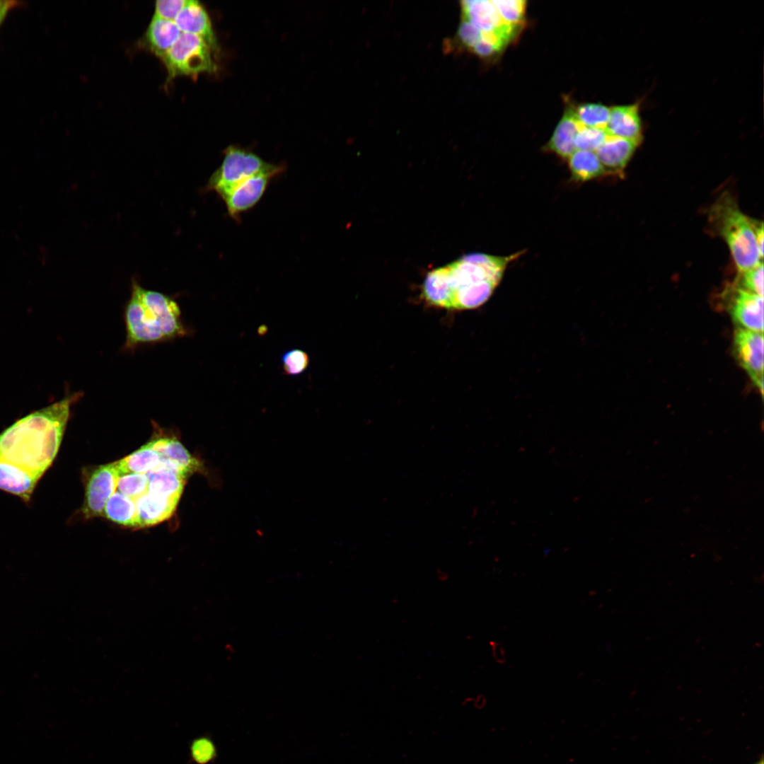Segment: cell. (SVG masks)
<instances>
[{"mask_svg": "<svg viewBox=\"0 0 764 764\" xmlns=\"http://www.w3.org/2000/svg\"><path fill=\"white\" fill-rule=\"evenodd\" d=\"M567 159L575 181H588L606 173L595 151L575 150Z\"/></svg>", "mask_w": 764, "mask_h": 764, "instance_id": "7402d4cb", "label": "cell"}, {"mask_svg": "<svg viewBox=\"0 0 764 764\" xmlns=\"http://www.w3.org/2000/svg\"><path fill=\"white\" fill-rule=\"evenodd\" d=\"M736 286L763 297V264L739 272Z\"/></svg>", "mask_w": 764, "mask_h": 764, "instance_id": "83f0119b", "label": "cell"}, {"mask_svg": "<svg viewBox=\"0 0 764 764\" xmlns=\"http://www.w3.org/2000/svg\"><path fill=\"white\" fill-rule=\"evenodd\" d=\"M277 176L272 173H260L241 182L221 196L228 214L235 220L253 208L265 194L271 180Z\"/></svg>", "mask_w": 764, "mask_h": 764, "instance_id": "30bf717a", "label": "cell"}, {"mask_svg": "<svg viewBox=\"0 0 764 764\" xmlns=\"http://www.w3.org/2000/svg\"><path fill=\"white\" fill-rule=\"evenodd\" d=\"M161 461L160 453L149 442L124 458L117 461V463L122 475L129 473L146 474L157 468Z\"/></svg>", "mask_w": 764, "mask_h": 764, "instance_id": "44dd1931", "label": "cell"}, {"mask_svg": "<svg viewBox=\"0 0 764 764\" xmlns=\"http://www.w3.org/2000/svg\"><path fill=\"white\" fill-rule=\"evenodd\" d=\"M103 516L118 524L137 528L135 501L117 490L106 502Z\"/></svg>", "mask_w": 764, "mask_h": 764, "instance_id": "603a6c76", "label": "cell"}, {"mask_svg": "<svg viewBox=\"0 0 764 764\" xmlns=\"http://www.w3.org/2000/svg\"><path fill=\"white\" fill-rule=\"evenodd\" d=\"M518 253L502 257L473 253L430 271L422 295L430 306L449 311L476 308L492 296L509 262Z\"/></svg>", "mask_w": 764, "mask_h": 764, "instance_id": "7a4b0ae2", "label": "cell"}, {"mask_svg": "<svg viewBox=\"0 0 764 764\" xmlns=\"http://www.w3.org/2000/svg\"><path fill=\"white\" fill-rule=\"evenodd\" d=\"M640 142V141L608 136L595 151L605 173H621Z\"/></svg>", "mask_w": 764, "mask_h": 764, "instance_id": "9a60e30c", "label": "cell"}, {"mask_svg": "<svg viewBox=\"0 0 764 764\" xmlns=\"http://www.w3.org/2000/svg\"><path fill=\"white\" fill-rule=\"evenodd\" d=\"M730 306L731 316L741 328L763 332V297L736 286Z\"/></svg>", "mask_w": 764, "mask_h": 764, "instance_id": "7c38bea8", "label": "cell"}, {"mask_svg": "<svg viewBox=\"0 0 764 764\" xmlns=\"http://www.w3.org/2000/svg\"><path fill=\"white\" fill-rule=\"evenodd\" d=\"M121 475L117 461L95 468L87 478L82 511L86 518L103 516L105 505L117 490Z\"/></svg>", "mask_w": 764, "mask_h": 764, "instance_id": "52a82bcc", "label": "cell"}, {"mask_svg": "<svg viewBox=\"0 0 764 764\" xmlns=\"http://www.w3.org/2000/svg\"><path fill=\"white\" fill-rule=\"evenodd\" d=\"M756 241L760 257H763V223L757 220L753 221Z\"/></svg>", "mask_w": 764, "mask_h": 764, "instance_id": "1f68e13d", "label": "cell"}, {"mask_svg": "<svg viewBox=\"0 0 764 764\" xmlns=\"http://www.w3.org/2000/svg\"><path fill=\"white\" fill-rule=\"evenodd\" d=\"M500 18L507 25L522 28L524 23L526 1L524 0H493Z\"/></svg>", "mask_w": 764, "mask_h": 764, "instance_id": "d4e9b609", "label": "cell"}, {"mask_svg": "<svg viewBox=\"0 0 764 764\" xmlns=\"http://www.w3.org/2000/svg\"><path fill=\"white\" fill-rule=\"evenodd\" d=\"M146 475L149 478L148 492L180 499L187 479L183 475L161 465Z\"/></svg>", "mask_w": 764, "mask_h": 764, "instance_id": "d6986e66", "label": "cell"}, {"mask_svg": "<svg viewBox=\"0 0 764 764\" xmlns=\"http://www.w3.org/2000/svg\"><path fill=\"white\" fill-rule=\"evenodd\" d=\"M76 392L18 419L0 434V461L37 481L52 464L60 447Z\"/></svg>", "mask_w": 764, "mask_h": 764, "instance_id": "6da1fadb", "label": "cell"}, {"mask_svg": "<svg viewBox=\"0 0 764 764\" xmlns=\"http://www.w3.org/2000/svg\"><path fill=\"white\" fill-rule=\"evenodd\" d=\"M573 109L581 126L606 128L610 116L608 107L601 103H582Z\"/></svg>", "mask_w": 764, "mask_h": 764, "instance_id": "cb8c5ba5", "label": "cell"}, {"mask_svg": "<svg viewBox=\"0 0 764 764\" xmlns=\"http://www.w3.org/2000/svg\"><path fill=\"white\" fill-rule=\"evenodd\" d=\"M461 6L462 20L468 21L481 33L495 34L509 43L521 29L506 24L492 1H463Z\"/></svg>", "mask_w": 764, "mask_h": 764, "instance_id": "9c48e42d", "label": "cell"}, {"mask_svg": "<svg viewBox=\"0 0 764 764\" xmlns=\"http://www.w3.org/2000/svg\"><path fill=\"white\" fill-rule=\"evenodd\" d=\"M608 137L605 128L581 126L574 140L576 150L596 151Z\"/></svg>", "mask_w": 764, "mask_h": 764, "instance_id": "4316f807", "label": "cell"}, {"mask_svg": "<svg viewBox=\"0 0 764 764\" xmlns=\"http://www.w3.org/2000/svg\"><path fill=\"white\" fill-rule=\"evenodd\" d=\"M605 129L610 137L641 141L642 129L639 103L610 108Z\"/></svg>", "mask_w": 764, "mask_h": 764, "instance_id": "5bb4252c", "label": "cell"}, {"mask_svg": "<svg viewBox=\"0 0 764 764\" xmlns=\"http://www.w3.org/2000/svg\"><path fill=\"white\" fill-rule=\"evenodd\" d=\"M174 21L153 16L143 37V45L162 58L181 34Z\"/></svg>", "mask_w": 764, "mask_h": 764, "instance_id": "e0dca14e", "label": "cell"}, {"mask_svg": "<svg viewBox=\"0 0 764 764\" xmlns=\"http://www.w3.org/2000/svg\"><path fill=\"white\" fill-rule=\"evenodd\" d=\"M149 442L161 456L160 465L179 473L186 478L197 472H206L203 463L191 455L176 438L160 436Z\"/></svg>", "mask_w": 764, "mask_h": 764, "instance_id": "8fae6325", "label": "cell"}, {"mask_svg": "<svg viewBox=\"0 0 764 764\" xmlns=\"http://www.w3.org/2000/svg\"><path fill=\"white\" fill-rule=\"evenodd\" d=\"M17 2L11 1H0V22L6 16V13L15 5Z\"/></svg>", "mask_w": 764, "mask_h": 764, "instance_id": "836d02e7", "label": "cell"}, {"mask_svg": "<svg viewBox=\"0 0 764 764\" xmlns=\"http://www.w3.org/2000/svg\"><path fill=\"white\" fill-rule=\"evenodd\" d=\"M149 478L146 474L129 473L119 477L117 490L133 500L148 492Z\"/></svg>", "mask_w": 764, "mask_h": 764, "instance_id": "484cf974", "label": "cell"}, {"mask_svg": "<svg viewBox=\"0 0 764 764\" xmlns=\"http://www.w3.org/2000/svg\"><path fill=\"white\" fill-rule=\"evenodd\" d=\"M282 170V166L268 163L246 149L230 146L226 149L222 163L209 178L206 188L221 197L250 177L260 173L277 175Z\"/></svg>", "mask_w": 764, "mask_h": 764, "instance_id": "5b68a950", "label": "cell"}, {"mask_svg": "<svg viewBox=\"0 0 764 764\" xmlns=\"http://www.w3.org/2000/svg\"><path fill=\"white\" fill-rule=\"evenodd\" d=\"M37 482L27 473L0 461V490L28 502Z\"/></svg>", "mask_w": 764, "mask_h": 764, "instance_id": "ffe728a7", "label": "cell"}, {"mask_svg": "<svg viewBox=\"0 0 764 764\" xmlns=\"http://www.w3.org/2000/svg\"><path fill=\"white\" fill-rule=\"evenodd\" d=\"M756 764H763V759H761V760H760V761H759V762H758V763H756Z\"/></svg>", "mask_w": 764, "mask_h": 764, "instance_id": "e575fe53", "label": "cell"}, {"mask_svg": "<svg viewBox=\"0 0 764 764\" xmlns=\"http://www.w3.org/2000/svg\"><path fill=\"white\" fill-rule=\"evenodd\" d=\"M187 0H158L155 4L154 16L174 21Z\"/></svg>", "mask_w": 764, "mask_h": 764, "instance_id": "4dcf8cb0", "label": "cell"}, {"mask_svg": "<svg viewBox=\"0 0 764 764\" xmlns=\"http://www.w3.org/2000/svg\"><path fill=\"white\" fill-rule=\"evenodd\" d=\"M581 126L574 115L573 107L567 108L545 149L562 158H568L576 150L574 140Z\"/></svg>", "mask_w": 764, "mask_h": 764, "instance_id": "ac0fdd59", "label": "cell"}, {"mask_svg": "<svg viewBox=\"0 0 764 764\" xmlns=\"http://www.w3.org/2000/svg\"><path fill=\"white\" fill-rule=\"evenodd\" d=\"M124 320L126 349L170 341L188 334L177 301L168 295L144 289L137 281L132 282Z\"/></svg>", "mask_w": 764, "mask_h": 764, "instance_id": "3957f363", "label": "cell"}, {"mask_svg": "<svg viewBox=\"0 0 764 764\" xmlns=\"http://www.w3.org/2000/svg\"><path fill=\"white\" fill-rule=\"evenodd\" d=\"M174 22L181 32L200 37L213 53L219 52V45L209 16L199 1L187 0Z\"/></svg>", "mask_w": 764, "mask_h": 764, "instance_id": "4fadbf2b", "label": "cell"}, {"mask_svg": "<svg viewBox=\"0 0 764 764\" xmlns=\"http://www.w3.org/2000/svg\"><path fill=\"white\" fill-rule=\"evenodd\" d=\"M212 51L200 37L181 33L173 45L161 58L168 80L179 75L196 76L216 71Z\"/></svg>", "mask_w": 764, "mask_h": 764, "instance_id": "8992f818", "label": "cell"}, {"mask_svg": "<svg viewBox=\"0 0 764 764\" xmlns=\"http://www.w3.org/2000/svg\"><path fill=\"white\" fill-rule=\"evenodd\" d=\"M491 646L492 649V655L496 661L499 664L505 663L507 657L502 644L497 642H492Z\"/></svg>", "mask_w": 764, "mask_h": 764, "instance_id": "d6a6232c", "label": "cell"}, {"mask_svg": "<svg viewBox=\"0 0 764 764\" xmlns=\"http://www.w3.org/2000/svg\"><path fill=\"white\" fill-rule=\"evenodd\" d=\"M709 221L727 244L739 272L763 262L756 241L754 219L741 212L729 192L723 193L714 203Z\"/></svg>", "mask_w": 764, "mask_h": 764, "instance_id": "277c9868", "label": "cell"}, {"mask_svg": "<svg viewBox=\"0 0 764 764\" xmlns=\"http://www.w3.org/2000/svg\"><path fill=\"white\" fill-rule=\"evenodd\" d=\"M179 500L148 492L140 496L134 500L137 528L151 526L168 519L175 511Z\"/></svg>", "mask_w": 764, "mask_h": 764, "instance_id": "2e32d148", "label": "cell"}, {"mask_svg": "<svg viewBox=\"0 0 764 764\" xmlns=\"http://www.w3.org/2000/svg\"><path fill=\"white\" fill-rule=\"evenodd\" d=\"M190 757L197 764H208L213 762L217 755L213 741L208 736L194 739L190 746Z\"/></svg>", "mask_w": 764, "mask_h": 764, "instance_id": "f1b7e54d", "label": "cell"}, {"mask_svg": "<svg viewBox=\"0 0 764 764\" xmlns=\"http://www.w3.org/2000/svg\"><path fill=\"white\" fill-rule=\"evenodd\" d=\"M284 374L297 376L303 373L308 368L310 359L308 354L299 349H293L286 352L282 357Z\"/></svg>", "mask_w": 764, "mask_h": 764, "instance_id": "f546056e", "label": "cell"}, {"mask_svg": "<svg viewBox=\"0 0 764 764\" xmlns=\"http://www.w3.org/2000/svg\"><path fill=\"white\" fill-rule=\"evenodd\" d=\"M734 352L761 394L763 393V335L738 328L734 335Z\"/></svg>", "mask_w": 764, "mask_h": 764, "instance_id": "ba28073f", "label": "cell"}]
</instances>
